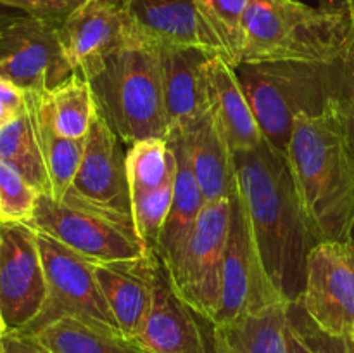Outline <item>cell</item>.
<instances>
[{"label":"cell","mask_w":354,"mask_h":353,"mask_svg":"<svg viewBox=\"0 0 354 353\" xmlns=\"http://www.w3.org/2000/svg\"><path fill=\"white\" fill-rule=\"evenodd\" d=\"M237 189L270 282L283 301L297 303L306 279V260L317 239L308 227L286 156L263 142L237 152Z\"/></svg>","instance_id":"cell-1"},{"label":"cell","mask_w":354,"mask_h":353,"mask_svg":"<svg viewBox=\"0 0 354 353\" xmlns=\"http://www.w3.org/2000/svg\"><path fill=\"white\" fill-rule=\"evenodd\" d=\"M286 159L317 242L353 239L354 145L344 106L297 116Z\"/></svg>","instance_id":"cell-2"},{"label":"cell","mask_w":354,"mask_h":353,"mask_svg":"<svg viewBox=\"0 0 354 353\" xmlns=\"http://www.w3.org/2000/svg\"><path fill=\"white\" fill-rule=\"evenodd\" d=\"M235 73L263 137L282 156L297 116L346 107L354 92V54L335 62H242Z\"/></svg>","instance_id":"cell-3"},{"label":"cell","mask_w":354,"mask_h":353,"mask_svg":"<svg viewBox=\"0 0 354 353\" xmlns=\"http://www.w3.org/2000/svg\"><path fill=\"white\" fill-rule=\"evenodd\" d=\"M85 80L97 111L120 141L168 137L161 45L131 24L127 40Z\"/></svg>","instance_id":"cell-4"},{"label":"cell","mask_w":354,"mask_h":353,"mask_svg":"<svg viewBox=\"0 0 354 353\" xmlns=\"http://www.w3.org/2000/svg\"><path fill=\"white\" fill-rule=\"evenodd\" d=\"M353 54L354 28L346 9L299 0L249 2L242 62H335Z\"/></svg>","instance_id":"cell-5"},{"label":"cell","mask_w":354,"mask_h":353,"mask_svg":"<svg viewBox=\"0 0 354 353\" xmlns=\"http://www.w3.org/2000/svg\"><path fill=\"white\" fill-rule=\"evenodd\" d=\"M28 225L50 235L92 263L130 260L147 255L133 218L104 213L40 194Z\"/></svg>","instance_id":"cell-6"},{"label":"cell","mask_w":354,"mask_h":353,"mask_svg":"<svg viewBox=\"0 0 354 353\" xmlns=\"http://www.w3.org/2000/svg\"><path fill=\"white\" fill-rule=\"evenodd\" d=\"M45 275V301L40 314L21 331L30 334L45 325L71 317L97 327L121 332L95 277L93 263L37 230Z\"/></svg>","instance_id":"cell-7"},{"label":"cell","mask_w":354,"mask_h":353,"mask_svg":"<svg viewBox=\"0 0 354 353\" xmlns=\"http://www.w3.org/2000/svg\"><path fill=\"white\" fill-rule=\"evenodd\" d=\"M230 213L232 196L206 203L178 260L165 269L175 293L211 324L220 310L221 269Z\"/></svg>","instance_id":"cell-8"},{"label":"cell","mask_w":354,"mask_h":353,"mask_svg":"<svg viewBox=\"0 0 354 353\" xmlns=\"http://www.w3.org/2000/svg\"><path fill=\"white\" fill-rule=\"evenodd\" d=\"M297 305L325 334L349 338L354 327V237L311 248Z\"/></svg>","instance_id":"cell-9"},{"label":"cell","mask_w":354,"mask_h":353,"mask_svg":"<svg viewBox=\"0 0 354 353\" xmlns=\"http://www.w3.org/2000/svg\"><path fill=\"white\" fill-rule=\"evenodd\" d=\"M73 75L55 23L24 16L0 31V78L23 92L47 93Z\"/></svg>","instance_id":"cell-10"},{"label":"cell","mask_w":354,"mask_h":353,"mask_svg":"<svg viewBox=\"0 0 354 353\" xmlns=\"http://www.w3.org/2000/svg\"><path fill=\"white\" fill-rule=\"evenodd\" d=\"M277 301L283 300L266 275L244 199L239 189H235L232 194L230 227L221 269L220 310L213 325L230 322Z\"/></svg>","instance_id":"cell-11"},{"label":"cell","mask_w":354,"mask_h":353,"mask_svg":"<svg viewBox=\"0 0 354 353\" xmlns=\"http://www.w3.org/2000/svg\"><path fill=\"white\" fill-rule=\"evenodd\" d=\"M124 156L118 135L97 111L85 137L80 168L62 201L133 218Z\"/></svg>","instance_id":"cell-12"},{"label":"cell","mask_w":354,"mask_h":353,"mask_svg":"<svg viewBox=\"0 0 354 353\" xmlns=\"http://www.w3.org/2000/svg\"><path fill=\"white\" fill-rule=\"evenodd\" d=\"M45 275L37 230L0 220V314L7 329H24L40 314Z\"/></svg>","instance_id":"cell-13"},{"label":"cell","mask_w":354,"mask_h":353,"mask_svg":"<svg viewBox=\"0 0 354 353\" xmlns=\"http://www.w3.org/2000/svg\"><path fill=\"white\" fill-rule=\"evenodd\" d=\"M76 75L86 76L127 40L131 23L120 0H86L57 26Z\"/></svg>","instance_id":"cell-14"},{"label":"cell","mask_w":354,"mask_h":353,"mask_svg":"<svg viewBox=\"0 0 354 353\" xmlns=\"http://www.w3.org/2000/svg\"><path fill=\"white\" fill-rule=\"evenodd\" d=\"M161 269L156 251L138 258L93 263L100 289L124 338L133 339L140 331L154 301Z\"/></svg>","instance_id":"cell-15"},{"label":"cell","mask_w":354,"mask_h":353,"mask_svg":"<svg viewBox=\"0 0 354 353\" xmlns=\"http://www.w3.org/2000/svg\"><path fill=\"white\" fill-rule=\"evenodd\" d=\"M159 45L168 135L183 134L207 114L206 64L213 54L199 47Z\"/></svg>","instance_id":"cell-16"},{"label":"cell","mask_w":354,"mask_h":353,"mask_svg":"<svg viewBox=\"0 0 354 353\" xmlns=\"http://www.w3.org/2000/svg\"><path fill=\"white\" fill-rule=\"evenodd\" d=\"M197 317L201 315L175 293L162 266L152 307L133 339L147 353H214Z\"/></svg>","instance_id":"cell-17"},{"label":"cell","mask_w":354,"mask_h":353,"mask_svg":"<svg viewBox=\"0 0 354 353\" xmlns=\"http://www.w3.org/2000/svg\"><path fill=\"white\" fill-rule=\"evenodd\" d=\"M207 111L232 152H249L265 142L248 96L234 66L220 55H211L206 64Z\"/></svg>","instance_id":"cell-18"},{"label":"cell","mask_w":354,"mask_h":353,"mask_svg":"<svg viewBox=\"0 0 354 353\" xmlns=\"http://www.w3.org/2000/svg\"><path fill=\"white\" fill-rule=\"evenodd\" d=\"M169 135L178 137L185 145L190 166L206 203L227 199L235 192L237 170L234 152L209 111L183 134Z\"/></svg>","instance_id":"cell-19"},{"label":"cell","mask_w":354,"mask_h":353,"mask_svg":"<svg viewBox=\"0 0 354 353\" xmlns=\"http://www.w3.org/2000/svg\"><path fill=\"white\" fill-rule=\"evenodd\" d=\"M130 23L162 45H187L211 54L194 0H120Z\"/></svg>","instance_id":"cell-20"},{"label":"cell","mask_w":354,"mask_h":353,"mask_svg":"<svg viewBox=\"0 0 354 353\" xmlns=\"http://www.w3.org/2000/svg\"><path fill=\"white\" fill-rule=\"evenodd\" d=\"M168 142L176 158L175 185H173L171 208L166 217L165 227L159 235L158 249H156L165 269L171 266L178 260L187 239L190 237L196 227L201 211L206 206V199L192 172L185 145L175 135H169Z\"/></svg>","instance_id":"cell-21"},{"label":"cell","mask_w":354,"mask_h":353,"mask_svg":"<svg viewBox=\"0 0 354 353\" xmlns=\"http://www.w3.org/2000/svg\"><path fill=\"white\" fill-rule=\"evenodd\" d=\"M289 303L248 311L225 324L213 325L214 353H289Z\"/></svg>","instance_id":"cell-22"},{"label":"cell","mask_w":354,"mask_h":353,"mask_svg":"<svg viewBox=\"0 0 354 353\" xmlns=\"http://www.w3.org/2000/svg\"><path fill=\"white\" fill-rule=\"evenodd\" d=\"M37 102L41 116L55 134L66 138L85 141L97 113L88 80L73 75L57 89L47 93H37Z\"/></svg>","instance_id":"cell-23"},{"label":"cell","mask_w":354,"mask_h":353,"mask_svg":"<svg viewBox=\"0 0 354 353\" xmlns=\"http://www.w3.org/2000/svg\"><path fill=\"white\" fill-rule=\"evenodd\" d=\"M50 353H147L135 339L64 317L33 332Z\"/></svg>","instance_id":"cell-24"},{"label":"cell","mask_w":354,"mask_h":353,"mask_svg":"<svg viewBox=\"0 0 354 353\" xmlns=\"http://www.w3.org/2000/svg\"><path fill=\"white\" fill-rule=\"evenodd\" d=\"M211 54L230 66L242 62L245 45V12L251 0H194Z\"/></svg>","instance_id":"cell-25"},{"label":"cell","mask_w":354,"mask_h":353,"mask_svg":"<svg viewBox=\"0 0 354 353\" xmlns=\"http://www.w3.org/2000/svg\"><path fill=\"white\" fill-rule=\"evenodd\" d=\"M0 159L16 166L38 192L50 196V180L41 156L33 113L28 102L26 109L16 120L0 127Z\"/></svg>","instance_id":"cell-26"},{"label":"cell","mask_w":354,"mask_h":353,"mask_svg":"<svg viewBox=\"0 0 354 353\" xmlns=\"http://www.w3.org/2000/svg\"><path fill=\"white\" fill-rule=\"evenodd\" d=\"M26 102L30 106L31 113H33L35 125H37L38 142H40L48 180H50V196L55 201H62L80 168L85 141L66 138L62 135L55 134L50 125L47 123V120L41 116L35 92H26Z\"/></svg>","instance_id":"cell-27"},{"label":"cell","mask_w":354,"mask_h":353,"mask_svg":"<svg viewBox=\"0 0 354 353\" xmlns=\"http://www.w3.org/2000/svg\"><path fill=\"white\" fill-rule=\"evenodd\" d=\"M124 165L130 196L159 189L176 173V158L168 138L133 142L124 156Z\"/></svg>","instance_id":"cell-28"},{"label":"cell","mask_w":354,"mask_h":353,"mask_svg":"<svg viewBox=\"0 0 354 353\" xmlns=\"http://www.w3.org/2000/svg\"><path fill=\"white\" fill-rule=\"evenodd\" d=\"M173 185H175V179L151 192L131 194L130 196L135 228H137L138 237L142 239L145 248L151 251L158 249L159 235H161L166 217L171 208Z\"/></svg>","instance_id":"cell-29"},{"label":"cell","mask_w":354,"mask_h":353,"mask_svg":"<svg viewBox=\"0 0 354 353\" xmlns=\"http://www.w3.org/2000/svg\"><path fill=\"white\" fill-rule=\"evenodd\" d=\"M38 192L14 165L0 159V220L28 224Z\"/></svg>","instance_id":"cell-30"},{"label":"cell","mask_w":354,"mask_h":353,"mask_svg":"<svg viewBox=\"0 0 354 353\" xmlns=\"http://www.w3.org/2000/svg\"><path fill=\"white\" fill-rule=\"evenodd\" d=\"M289 317L303 338L317 350L318 353H354V348L348 338H337V336L325 334L317 327L310 318L306 317L297 303L289 305Z\"/></svg>","instance_id":"cell-31"},{"label":"cell","mask_w":354,"mask_h":353,"mask_svg":"<svg viewBox=\"0 0 354 353\" xmlns=\"http://www.w3.org/2000/svg\"><path fill=\"white\" fill-rule=\"evenodd\" d=\"M0 2L21 9L28 16L40 17L59 26L73 10L78 9L86 0H0Z\"/></svg>","instance_id":"cell-32"},{"label":"cell","mask_w":354,"mask_h":353,"mask_svg":"<svg viewBox=\"0 0 354 353\" xmlns=\"http://www.w3.org/2000/svg\"><path fill=\"white\" fill-rule=\"evenodd\" d=\"M26 109V92L0 78V127L16 120Z\"/></svg>","instance_id":"cell-33"},{"label":"cell","mask_w":354,"mask_h":353,"mask_svg":"<svg viewBox=\"0 0 354 353\" xmlns=\"http://www.w3.org/2000/svg\"><path fill=\"white\" fill-rule=\"evenodd\" d=\"M3 353H50L33 334L21 329H7Z\"/></svg>","instance_id":"cell-34"},{"label":"cell","mask_w":354,"mask_h":353,"mask_svg":"<svg viewBox=\"0 0 354 353\" xmlns=\"http://www.w3.org/2000/svg\"><path fill=\"white\" fill-rule=\"evenodd\" d=\"M287 346H289V353H318L306 339L303 338L296 325L292 324L289 317V325H287Z\"/></svg>","instance_id":"cell-35"},{"label":"cell","mask_w":354,"mask_h":353,"mask_svg":"<svg viewBox=\"0 0 354 353\" xmlns=\"http://www.w3.org/2000/svg\"><path fill=\"white\" fill-rule=\"evenodd\" d=\"M24 16H28V14L23 12L21 9H16V7L0 2V31L6 30L9 24H12L14 21L21 19V17Z\"/></svg>","instance_id":"cell-36"},{"label":"cell","mask_w":354,"mask_h":353,"mask_svg":"<svg viewBox=\"0 0 354 353\" xmlns=\"http://www.w3.org/2000/svg\"><path fill=\"white\" fill-rule=\"evenodd\" d=\"M344 113H346V118H348L349 135H351V141H353V145H354V92H353L351 99H349L348 104H346Z\"/></svg>","instance_id":"cell-37"},{"label":"cell","mask_w":354,"mask_h":353,"mask_svg":"<svg viewBox=\"0 0 354 353\" xmlns=\"http://www.w3.org/2000/svg\"><path fill=\"white\" fill-rule=\"evenodd\" d=\"M322 7H328V9H344V0H322Z\"/></svg>","instance_id":"cell-38"},{"label":"cell","mask_w":354,"mask_h":353,"mask_svg":"<svg viewBox=\"0 0 354 353\" xmlns=\"http://www.w3.org/2000/svg\"><path fill=\"white\" fill-rule=\"evenodd\" d=\"M6 332H7L6 320H3L2 314H0V353H3V338H6Z\"/></svg>","instance_id":"cell-39"},{"label":"cell","mask_w":354,"mask_h":353,"mask_svg":"<svg viewBox=\"0 0 354 353\" xmlns=\"http://www.w3.org/2000/svg\"><path fill=\"white\" fill-rule=\"evenodd\" d=\"M344 9L348 10L349 17H351L353 28H354V0H344Z\"/></svg>","instance_id":"cell-40"},{"label":"cell","mask_w":354,"mask_h":353,"mask_svg":"<svg viewBox=\"0 0 354 353\" xmlns=\"http://www.w3.org/2000/svg\"><path fill=\"white\" fill-rule=\"evenodd\" d=\"M349 341H351V345H353V348H354V327H353V331H351V334H349Z\"/></svg>","instance_id":"cell-41"}]
</instances>
